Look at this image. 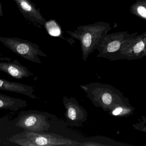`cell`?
<instances>
[{
    "mask_svg": "<svg viewBox=\"0 0 146 146\" xmlns=\"http://www.w3.org/2000/svg\"><path fill=\"white\" fill-rule=\"evenodd\" d=\"M82 88L94 106L105 111H109L128 100L120 91L109 84H91L84 86Z\"/></svg>",
    "mask_w": 146,
    "mask_h": 146,
    "instance_id": "6da1fadb",
    "label": "cell"
},
{
    "mask_svg": "<svg viewBox=\"0 0 146 146\" xmlns=\"http://www.w3.org/2000/svg\"><path fill=\"white\" fill-rule=\"evenodd\" d=\"M0 42L13 52L33 63L41 64L39 56L47 57L38 45L27 40L17 37H0Z\"/></svg>",
    "mask_w": 146,
    "mask_h": 146,
    "instance_id": "7a4b0ae2",
    "label": "cell"
},
{
    "mask_svg": "<svg viewBox=\"0 0 146 146\" xmlns=\"http://www.w3.org/2000/svg\"><path fill=\"white\" fill-rule=\"evenodd\" d=\"M16 125L25 131L33 132L48 131L50 127L46 113L36 110L21 113Z\"/></svg>",
    "mask_w": 146,
    "mask_h": 146,
    "instance_id": "3957f363",
    "label": "cell"
},
{
    "mask_svg": "<svg viewBox=\"0 0 146 146\" xmlns=\"http://www.w3.org/2000/svg\"><path fill=\"white\" fill-rule=\"evenodd\" d=\"M24 137L30 139L36 146H76L80 143L54 133L25 131Z\"/></svg>",
    "mask_w": 146,
    "mask_h": 146,
    "instance_id": "277c9868",
    "label": "cell"
},
{
    "mask_svg": "<svg viewBox=\"0 0 146 146\" xmlns=\"http://www.w3.org/2000/svg\"><path fill=\"white\" fill-rule=\"evenodd\" d=\"M123 35H115L112 39L104 40L99 42L97 48L99 51V57L106 58L111 60L119 59L120 50L123 44L128 40L122 38Z\"/></svg>",
    "mask_w": 146,
    "mask_h": 146,
    "instance_id": "5b68a950",
    "label": "cell"
},
{
    "mask_svg": "<svg viewBox=\"0 0 146 146\" xmlns=\"http://www.w3.org/2000/svg\"><path fill=\"white\" fill-rule=\"evenodd\" d=\"M142 36L125 42L120 50L119 59L128 60L137 59L146 56L145 38Z\"/></svg>",
    "mask_w": 146,
    "mask_h": 146,
    "instance_id": "8992f818",
    "label": "cell"
},
{
    "mask_svg": "<svg viewBox=\"0 0 146 146\" xmlns=\"http://www.w3.org/2000/svg\"><path fill=\"white\" fill-rule=\"evenodd\" d=\"M20 12L27 20L35 25H44L46 21L40 11V9L31 0H13ZM40 27V26H39Z\"/></svg>",
    "mask_w": 146,
    "mask_h": 146,
    "instance_id": "52a82bcc",
    "label": "cell"
},
{
    "mask_svg": "<svg viewBox=\"0 0 146 146\" xmlns=\"http://www.w3.org/2000/svg\"><path fill=\"white\" fill-rule=\"evenodd\" d=\"M64 104L66 109L65 117L69 122L78 123L86 121L88 116L87 112L75 99L65 97Z\"/></svg>",
    "mask_w": 146,
    "mask_h": 146,
    "instance_id": "ba28073f",
    "label": "cell"
},
{
    "mask_svg": "<svg viewBox=\"0 0 146 146\" xmlns=\"http://www.w3.org/2000/svg\"><path fill=\"white\" fill-rule=\"evenodd\" d=\"M0 71L17 79H22L35 76L33 72L26 66L21 64L17 60L12 62L0 61Z\"/></svg>",
    "mask_w": 146,
    "mask_h": 146,
    "instance_id": "9c48e42d",
    "label": "cell"
},
{
    "mask_svg": "<svg viewBox=\"0 0 146 146\" xmlns=\"http://www.w3.org/2000/svg\"><path fill=\"white\" fill-rule=\"evenodd\" d=\"M34 88L23 84L10 82L0 78V90L22 94L31 99H39L34 94Z\"/></svg>",
    "mask_w": 146,
    "mask_h": 146,
    "instance_id": "30bf717a",
    "label": "cell"
},
{
    "mask_svg": "<svg viewBox=\"0 0 146 146\" xmlns=\"http://www.w3.org/2000/svg\"><path fill=\"white\" fill-rule=\"evenodd\" d=\"M27 106V102L24 100L0 94V110L6 109L16 111Z\"/></svg>",
    "mask_w": 146,
    "mask_h": 146,
    "instance_id": "8fae6325",
    "label": "cell"
},
{
    "mask_svg": "<svg viewBox=\"0 0 146 146\" xmlns=\"http://www.w3.org/2000/svg\"><path fill=\"white\" fill-rule=\"evenodd\" d=\"M135 108L128 102H125L109 111L110 115L118 117H126L133 113Z\"/></svg>",
    "mask_w": 146,
    "mask_h": 146,
    "instance_id": "7c38bea8",
    "label": "cell"
},
{
    "mask_svg": "<svg viewBox=\"0 0 146 146\" xmlns=\"http://www.w3.org/2000/svg\"><path fill=\"white\" fill-rule=\"evenodd\" d=\"M44 25L50 35L54 36H58L61 34L60 28L54 20H52L48 22H46Z\"/></svg>",
    "mask_w": 146,
    "mask_h": 146,
    "instance_id": "4fadbf2b",
    "label": "cell"
},
{
    "mask_svg": "<svg viewBox=\"0 0 146 146\" xmlns=\"http://www.w3.org/2000/svg\"><path fill=\"white\" fill-rule=\"evenodd\" d=\"M9 141L20 146H36L34 142L26 137L24 139H14L13 137H11L9 138Z\"/></svg>",
    "mask_w": 146,
    "mask_h": 146,
    "instance_id": "5bb4252c",
    "label": "cell"
},
{
    "mask_svg": "<svg viewBox=\"0 0 146 146\" xmlns=\"http://www.w3.org/2000/svg\"><path fill=\"white\" fill-rule=\"evenodd\" d=\"M137 13L140 15L141 17H143L144 18L146 17V9L145 7L143 5H140L137 7Z\"/></svg>",
    "mask_w": 146,
    "mask_h": 146,
    "instance_id": "9a60e30c",
    "label": "cell"
},
{
    "mask_svg": "<svg viewBox=\"0 0 146 146\" xmlns=\"http://www.w3.org/2000/svg\"><path fill=\"white\" fill-rule=\"evenodd\" d=\"M79 146H108L106 144H100V143H97L93 142H84L83 143H80L78 145Z\"/></svg>",
    "mask_w": 146,
    "mask_h": 146,
    "instance_id": "2e32d148",
    "label": "cell"
},
{
    "mask_svg": "<svg viewBox=\"0 0 146 146\" xmlns=\"http://www.w3.org/2000/svg\"><path fill=\"white\" fill-rule=\"evenodd\" d=\"M3 17V13L2 11V5L1 3L0 2V17Z\"/></svg>",
    "mask_w": 146,
    "mask_h": 146,
    "instance_id": "e0dca14e",
    "label": "cell"
}]
</instances>
